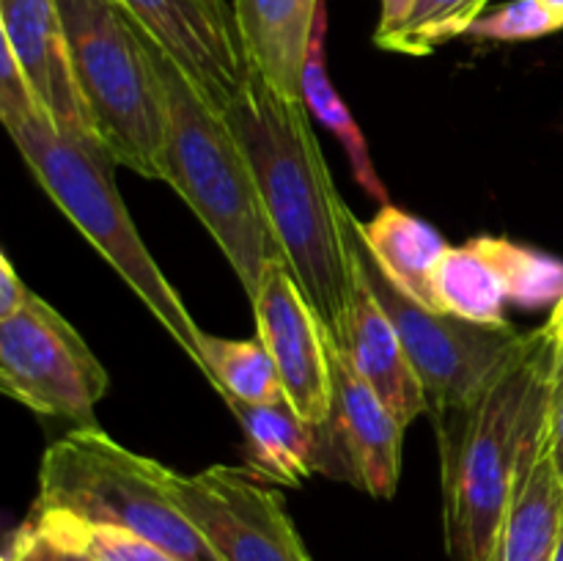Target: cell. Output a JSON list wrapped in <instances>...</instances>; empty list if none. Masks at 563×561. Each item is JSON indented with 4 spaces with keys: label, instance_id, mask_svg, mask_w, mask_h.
Returning a JSON list of instances; mask_svg holds the SVG:
<instances>
[{
    "label": "cell",
    "instance_id": "6da1fadb",
    "mask_svg": "<svg viewBox=\"0 0 563 561\" xmlns=\"http://www.w3.org/2000/svg\"><path fill=\"white\" fill-rule=\"evenodd\" d=\"M256 174L264 209L291 275L317 311L330 346L346 339L357 286V223L335 187L308 105L251 72L223 110Z\"/></svg>",
    "mask_w": 563,
    "mask_h": 561
},
{
    "label": "cell",
    "instance_id": "7a4b0ae2",
    "mask_svg": "<svg viewBox=\"0 0 563 561\" xmlns=\"http://www.w3.org/2000/svg\"><path fill=\"white\" fill-rule=\"evenodd\" d=\"M553 366L555 344L548 330H533L471 405L434 418L451 561H489L493 556L528 438L548 413Z\"/></svg>",
    "mask_w": 563,
    "mask_h": 561
},
{
    "label": "cell",
    "instance_id": "3957f363",
    "mask_svg": "<svg viewBox=\"0 0 563 561\" xmlns=\"http://www.w3.org/2000/svg\"><path fill=\"white\" fill-rule=\"evenodd\" d=\"M0 121L44 193L102 253L104 262L141 297L165 333L209 380L201 346L203 330L190 317L181 295L170 286L137 234L132 215L126 212L124 198L115 187L113 168L119 163L113 154L97 138L58 130L42 113L38 102L0 105Z\"/></svg>",
    "mask_w": 563,
    "mask_h": 561
},
{
    "label": "cell",
    "instance_id": "277c9868",
    "mask_svg": "<svg viewBox=\"0 0 563 561\" xmlns=\"http://www.w3.org/2000/svg\"><path fill=\"white\" fill-rule=\"evenodd\" d=\"M165 94L163 182H168L212 234L247 297L284 258L258 193L256 174L225 116L207 102L185 72L154 44Z\"/></svg>",
    "mask_w": 563,
    "mask_h": 561
},
{
    "label": "cell",
    "instance_id": "5b68a950",
    "mask_svg": "<svg viewBox=\"0 0 563 561\" xmlns=\"http://www.w3.org/2000/svg\"><path fill=\"white\" fill-rule=\"evenodd\" d=\"M91 132L119 165L163 179L165 94L154 38L119 0H55Z\"/></svg>",
    "mask_w": 563,
    "mask_h": 561
},
{
    "label": "cell",
    "instance_id": "8992f818",
    "mask_svg": "<svg viewBox=\"0 0 563 561\" xmlns=\"http://www.w3.org/2000/svg\"><path fill=\"white\" fill-rule=\"evenodd\" d=\"M168 468L115 443L99 427L71 429L38 465L36 509L130 528L179 561H220L165 484Z\"/></svg>",
    "mask_w": 563,
    "mask_h": 561
},
{
    "label": "cell",
    "instance_id": "52a82bcc",
    "mask_svg": "<svg viewBox=\"0 0 563 561\" xmlns=\"http://www.w3.org/2000/svg\"><path fill=\"white\" fill-rule=\"evenodd\" d=\"M357 262L368 289L383 302L410 352L434 418L471 405L526 344L528 333H517L511 324L489 328L454 314L434 311L407 297L368 256L361 231Z\"/></svg>",
    "mask_w": 563,
    "mask_h": 561
},
{
    "label": "cell",
    "instance_id": "ba28073f",
    "mask_svg": "<svg viewBox=\"0 0 563 561\" xmlns=\"http://www.w3.org/2000/svg\"><path fill=\"white\" fill-rule=\"evenodd\" d=\"M0 388L36 416L93 427L110 377L75 324L31 292L14 317L0 319Z\"/></svg>",
    "mask_w": 563,
    "mask_h": 561
},
{
    "label": "cell",
    "instance_id": "9c48e42d",
    "mask_svg": "<svg viewBox=\"0 0 563 561\" xmlns=\"http://www.w3.org/2000/svg\"><path fill=\"white\" fill-rule=\"evenodd\" d=\"M165 484L220 561H311L280 493L247 468H168Z\"/></svg>",
    "mask_w": 563,
    "mask_h": 561
},
{
    "label": "cell",
    "instance_id": "30bf717a",
    "mask_svg": "<svg viewBox=\"0 0 563 561\" xmlns=\"http://www.w3.org/2000/svg\"><path fill=\"white\" fill-rule=\"evenodd\" d=\"M159 50L223 113L251 77L234 9L225 0H119Z\"/></svg>",
    "mask_w": 563,
    "mask_h": 561
},
{
    "label": "cell",
    "instance_id": "8fae6325",
    "mask_svg": "<svg viewBox=\"0 0 563 561\" xmlns=\"http://www.w3.org/2000/svg\"><path fill=\"white\" fill-rule=\"evenodd\" d=\"M333 413L319 427V473L352 482L379 501L394 498L401 479L405 429L385 402L350 366L344 352L330 346Z\"/></svg>",
    "mask_w": 563,
    "mask_h": 561
},
{
    "label": "cell",
    "instance_id": "7c38bea8",
    "mask_svg": "<svg viewBox=\"0 0 563 561\" xmlns=\"http://www.w3.org/2000/svg\"><path fill=\"white\" fill-rule=\"evenodd\" d=\"M251 302L258 339L273 355L286 402L302 421L322 427L333 413L330 341L286 258L269 264Z\"/></svg>",
    "mask_w": 563,
    "mask_h": 561
},
{
    "label": "cell",
    "instance_id": "4fadbf2b",
    "mask_svg": "<svg viewBox=\"0 0 563 561\" xmlns=\"http://www.w3.org/2000/svg\"><path fill=\"white\" fill-rule=\"evenodd\" d=\"M0 38L14 53L42 113L58 130L93 138L58 3L0 0Z\"/></svg>",
    "mask_w": 563,
    "mask_h": 561
},
{
    "label": "cell",
    "instance_id": "5bb4252c",
    "mask_svg": "<svg viewBox=\"0 0 563 561\" xmlns=\"http://www.w3.org/2000/svg\"><path fill=\"white\" fill-rule=\"evenodd\" d=\"M341 352L350 366L361 374L363 383L399 418L401 427H410L418 416L429 413L427 391L412 366L410 352H407L394 319L368 289L361 273V262H357V286Z\"/></svg>",
    "mask_w": 563,
    "mask_h": 561
},
{
    "label": "cell",
    "instance_id": "9a60e30c",
    "mask_svg": "<svg viewBox=\"0 0 563 561\" xmlns=\"http://www.w3.org/2000/svg\"><path fill=\"white\" fill-rule=\"evenodd\" d=\"M561 528L563 484L550 457L548 413H544L528 438L515 495L489 561H553Z\"/></svg>",
    "mask_w": 563,
    "mask_h": 561
},
{
    "label": "cell",
    "instance_id": "2e32d148",
    "mask_svg": "<svg viewBox=\"0 0 563 561\" xmlns=\"http://www.w3.org/2000/svg\"><path fill=\"white\" fill-rule=\"evenodd\" d=\"M322 0H234L251 69L284 97L302 102V75Z\"/></svg>",
    "mask_w": 563,
    "mask_h": 561
},
{
    "label": "cell",
    "instance_id": "e0dca14e",
    "mask_svg": "<svg viewBox=\"0 0 563 561\" xmlns=\"http://www.w3.org/2000/svg\"><path fill=\"white\" fill-rule=\"evenodd\" d=\"M357 231L368 256L383 270L385 278L416 302L434 308V270L451 248L445 237L427 220L394 204H383L372 220L357 223Z\"/></svg>",
    "mask_w": 563,
    "mask_h": 561
},
{
    "label": "cell",
    "instance_id": "ac0fdd59",
    "mask_svg": "<svg viewBox=\"0 0 563 561\" xmlns=\"http://www.w3.org/2000/svg\"><path fill=\"white\" fill-rule=\"evenodd\" d=\"M240 421L247 443V471L264 482L300 487L308 476L319 473L322 446L319 427L302 421L289 402L280 405H245L225 402Z\"/></svg>",
    "mask_w": 563,
    "mask_h": 561
},
{
    "label": "cell",
    "instance_id": "d6986e66",
    "mask_svg": "<svg viewBox=\"0 0 563 561\" xmlns=\"http://www.w3.org/2000/svg\"><path fill=\"white\" fill-rule=\"evenodd\" d=\"M324 38H328V9H324L322 0L317 11V25H313L311 50H308L306 75H302V102H306L308 110L339 138L346 157H350L352 174H355L357 185H361L368 196L377 198L379 204H388V190H385L383 179H379L377 168H374L366 138H363L357 121L352 119L346 102L339 97L333 82H330L328 66H324Z\"/></svg>",
    "mask_w": 563,
    "mask_h": 561
},
{
    "label": "cell",
    "instance_id": "ffe728a7",
    "mask_svg": "<svg viewBox=\"0 0 563 561\" xmlns=\"http://www.w3.org/2000/svg\"><path fill=\"white\" fill-rule=\"evenodd\" d=\"M434 308L489 328H509L504 306L509 302L498 270L476 240L449 248L432 280Z\"/></svg>",
    "mask_w": 563,
    "mask_h": 561
},
{
    "label": "cell",
    "instance_id": "44dd1931",
    "mask_svg": "<svg viewBox=\"0 0 563 561\" xmlns=\"http://www.w3.org/2000/svg\"><path fill=\"white\" fill-rule=\"evenodd\" d=\"M201 346L209 366V383L223 402H245V405L286 402L280 374L262 339L240 341L203 333Z\"/></svg>",
    "mask_w": 563,
    "mask_h": 561
},
{
    "label": "cell",
    "instance_id": "7402d4cb",
    "mask_svg": "<svg viewBox=\"0 0 563 561\" xmlns=\"http://www.w3.org/2000/svg\"><path fill=\"white\" fill-rule=\"evenodd\" d=\"M498 270L509 302L522 308L555 306L563 297V262L504 237H473Z\"/></svg>",
    "mask_w": 563,
    "mask_h": 561
},
{
    "label": "cell",
    "instance_id": "603a6c76",
    "mask_svg": "<svg viewBox=\"0 0 563 561\" xmlns=\"http://www.w3.org/2000/svg\"><path fill=\"white\" fill-rule=\"evenodd\" d=\"M489 3L493 0H416L399 31L377 42V47L412 58L432 55L454 38L467 36L471 28L487 14Z\"/></svg>",
    "mask_w": 563,
    "mask_h": 561
},
{
    "label": "cell",
    "instance_id": "cb8c5ba5",
    "mask_svg": "<svg viewBox=\"0 0 563 561\" xmlns=\"http://www.w3.org/2000/svg\"><path fill=\"white\" fill-rule=\"evenodd\" d=\"M31 517L55 542L80 548L93 561H179L168 550L154 544L152 539L141 537V534L130 531V528L88 522L75 515H66V512L36 509V506H33Z\"/></svg>",
    "mask_w": 563,
    "mask_h": 561
},
{
    "label": "cell",
    "instance_id": "d4e9b609",
    "mask_svg": "<svg viewBox=\"0 0 563 561\" xmlns=\"http://www.w3.org/2000/svg\"><path fill=\"white\" fill-rule=\"evenodd\" d=\"M563 31V9L550 0H511L500 9L487 11L476 25L471 28L467 38L476 42H533V38L550 36Z\"/></svg>",
    "mask_w": 563,
    "mask_h": 561
},
{
    "label": "cell",
    "instance_id": "484cf974",
    "mask_svg": "<svg viewBox=\"0 0 563 561\" xmlns=\"http://www.w3.org/2000/svg\"><path fill=\"white\" fill-rule=\"evenodd\" d=\"M0 561H60V548L42 531L33 517L9 534Z\"/></svg>",
    "mask_w": 563,
    "mask_h": 561
},
{
    "label": "cell",
    "instance_id": "4316f807",
    "mask_svg": "<svg viewBox=\"0 0 563 561\" xmlns=\"http://www.w3.org/2000/svg\"><path fill=\"white\" fill-rule=\"evenodd\" d=\"M548 446L553 465L563 484V350L555 346L553 383H550V407H548Z\"/></svg>",
    "mask_w": 563,
    "mask_h": 561
},
{
    "label": "cell",
    "instance_id": "83f0119b",
    "mask_svg": "<svg viewBox=\"0 0 563 561\" xmlns=\"http://www.w3.org/2000/svg\"><path fill=\"white\" fill-rule=\"evenodd\" d=\"M27 297H31V289L16 275L9 253H0V319L14 317L25 306Z\"/></svg>",
    "mask_w": 563,
    "mask_h": 561
},
{
    "label": "cell",
    "instance_id": "f1b7e54d",
    "mask_svg": "<svg viewBox=\"0 0 563 561\" xmlns=\"http://www.w3.org/2000/svg\"><path fill=\"white\" fill-rule=\"evenodd\" d=\"M416 0H383V11H379V25L374 31V44L383 42L385 36H390L394 31H399L401 22L410 16Z\"/></svg>",
    "mask_w": 563,
    "mask_h": 561
},
{
    "label": "cell",
    "instance_id": "f546056e",
    "mask_svg": "<svg viewBox=\"0 0 563 561\" xmlns=\"http://www.w3.org/2000/svg\"><path fill=\"white\" fill-rule=\"evenodd\" d=\"M544 330H548L550 341L563 350V297L553 306V314H550V322L544 324Z\"/></svg>",
    "mask_w": 563,
    "mask_h": 561
},
{
    "label": "cell",
    "instance_id": "4dcf8cb0",
    "mask_svg": "<svg viewBox=\"0 0 563 561\" xmlns=\"http://www.w3.org/2000/svg\"><path fill=\"white\" fill-rule=\"evenodd\" d=\"M42 531H44V528H42ZM49 539H53V537H49ZM53 542H55V539H53ZM55 544L60 548V561H93L91 556L82 553L80 548H71V544H64V542H55Z\"/></svg>",
    "mask_w": 563,
    "mask_h": 561
},
{
    "label": "cell",
    "instance_id": "1f68e13d",
    "mask_svg": "<svg viewBox=\"0 0 563 561\" xmlns=\"http://www.w3.org/2000/svg\"><path fill=\"white\" fill-rule=\"evenodd\" d=\"M553 561H563V528H561V537H559V548H555Z\"/></svg>",
    "mask_w": 563,
    "mask_h": 561
},
{
    "label": "cell",
    "instance_id": "d6a6232c",
    "mask_svg": "<svg viewBox=\"0 0 563 561\" xmlns=\"http://www.w3.org/2000/svg\"><path fill=\"white\" fill-rule=\"evenodd\" d=\"M550 3H553V6H561V9H563V0H550Z\"/></svg>",
    "mask_w": 563,
    "mask_h": 561
}]
</instances>
